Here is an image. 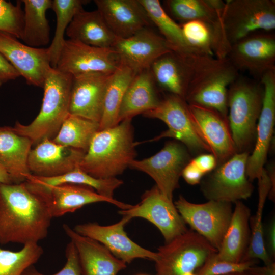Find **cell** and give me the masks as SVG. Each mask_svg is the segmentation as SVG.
Instances as JSON below:
<instances>
[{
  "instance_id": "obj_1",
  "label": "cell",
  "mask_w": 275,
  "mask_h": 275,
  "mask_svg": "<svg viewBox=\"0 0 275 275\" xmlns=\"http://www.w3.org/2000/svg\"><path fill=\"white\" fill-rule=\"evenodd\" d=\"M52 218L25 181L0 183V244L38 243L47 236Z\"/></svg>"
},
{
  "instance_id": "obj_2",
  "label": "cell",
  "mask_w": 275,
  "mask_h": 275,
  "mask_svg": "<svg viewBox=\"0 0 275 275\" xmlns=\"http://www.w3.org/2000/svg\"><path fill=\"white\" fill-rule=\"evenodd\" d=\"M132 119L99 130L93 137L79 168L99 179L116 177L136 156Z\"/></svg>"
},
{
  "instance_id": "obj_3",
  "label": "cell",
  "mask_w": 275,
  "mask_h": 275,
  "mask_svg": "<svg viewBox=\"0 0 275 275\" xmlns=\"http://www.w3.org/2000/svg\"><path fill=\"white\" fill-rule=\"evenodd\" d=\"M239 75L227 58L196 55L184 99L189 105L215 110L227 119L228 90Z\"/></svg>"
},
{
  "instance_id": "obj_4",
  "label": "cell",
  "mask_w": 275,
  "mask_h": 275,
  "mask_svg": "<svg viewBox=\"0 0 275 275\" xmlns=\"http://www.w3.org/2000/svg\"><path fill=\"white\" fill-rule=\"evenodd\" d=\"M73 77L52 68L44 85V95L40 111L29 124L17 121L13 128L19 135L30 139L36 145L45 139L52 140L69 115Z\"/></svg>"
},
{
  "instance_id": "obj_5",
  "label": "cell",
  "mask_w": 275,
  "mask_h": 275,
  "mask_svg": "<svg viewBox=\"0 0 275 275\" xmlns=\"http://www.w3.org/2000/svg\"><path fill=\"white\" fill-rule=\"evenodd\" d=\"M263 94L261 82L240 75L228 88L227 119L237 153L249 152L255 141Z\"/></svg>"
},
{
  "instance_id": "obj_6",
  "label": "cell",
  "mask_w": 275,
  "mask_h": 275,
  "mask_svg": "<svg viewBox=\"0 0 275 275\" xmlns=\"http://www.w3.org/2000/svg\"><path fill=\"white\" fill-rule=\"evenodd\" d=\"M217 252L205 238L188 230L157 249L156 275H196Z\"/></svg>"
},
{
  "instance_id": "obj_7",
  "label": "cell",
  "mask_w": 275,
  "mask_h": 275,
  "mask_svg": "<svg viewBox=\"0 0 275 275\" xmlns=\"http://www.w3.org/2000/svg\"><path fill=\"white\" fill-rule=\"evenodd\" d=\"M222 20L231 46L251 34L271 32L275 29L274 1H227Z\"/></svg>"
},
{
  "instance_id": "obj_8",
  "label": "cell",
  "mask_w": 275,
  "mask_h": 275,
  "mask_svg": "<svg viewBox=\"0 0 275 275\" xmlns=\"http://www.w3.org/2000/svg\"><path fill=\"white\" fill-rule=\"evenodd\" d=\"M250 153H236L201 180V190L208 200L235 203L250 198L254 186L246 167Z\"/></svg>"
},
{
  "instance_id": "obj_9",
  "label": "cell",
  "mask_w": 275,
  "mask_h": 275,
  "mask_svg": "<svg viewBox=\"0 0 275 275\" xmlns=\"http://www.w3.org/2000/svg\"><path fill=\"white\" fill-rule=\"evenodd\" d=\"M143 115L160 120L168 126L167 130L149 142L171 138L180 141L193 152L211 153L210 148L195 125L189 105L184 99L170 94L160 100L156 107Z\"/></svg>"
},
{
  "instance_id": "obj_10",
  "label": "cell",
  "mask_w": 275,
  "mask_h": 275,
  "mask_svg": "<svg viewBox=\"0 0 275 275\" xmlns=\"http://www.w3.org/2000/svg\"><path fill=\"white\" fill-rule=\"evenodd\" d=\"M174 204L186 224L217 251L232 216V203L208 200L204 203L197 204L180 196Z\"/></svg>"
},
{
  "instance_id": "obj_11",
  "label": "cell",
  "mask_w": 275,
  "mask_h": 275,
  "mask_svg": "<svg viewBox=\"0 0 275 275\" xmlns=\"http://www.w3.org/2000/svg\"><path fill=\"white\" fill-rule=\"evenodd\" d=\"M25 182L30 190L44 202L52 218L74 212L86 205L97 202H107L121 210L129 209L132 205L103 197L93 188L84 185L64 183L53 185Z\"/></svg>"
},
{
  "instance_id": "obj_12",
  "label": "cell",
  "mask_w": 275,
  "mask_h": 275,
  "mask_svg": "<svg viewBox=\"0 0 275 275\" xmlns=\"http://www.w3.org/2000/svg\"><path fill=\"white\" fill-rule=\"evenodd\" d=\"M186 148L178 142H169L155 155L141 160L134 159L129 167L144 172L155 182L162 194L173 201L174 191L184 167L191 160Z\"/></svg>"
},
{
  "instance_id": "obj_13",
  "label": "cell",
  "mask_w": 275,
  "mask_h": 275,
  "mask_svg": "<svg viewBox=\"0 0 275 275\" xmlns=\"http://www.w3.org/2000/svg\"><path fill=\"white\" fill-rule=\"evenodd\" d=\"M120 63L112 48H101L65 40L56 69L73 77L89 74H111Z\"/></svg>"
},
{
  "instance_id": "obj_14",
  "label": "cell",
  "mask_w": 275,
  "mask_h": 275,
  "mask_svg": "<svg viewBox=\"0 0 275 275\" xmlns=\"http://www.w3.org/2000/svg\"><path fill=\"white\" fill-rule=\"evenodd\" d=\"M118 213L132 218L141 217L154 225L169 242L188 230L173 201L165 197L155 185L145 191L141 201Z\"/></svg>"
},
{
  "instance_id": "obj_15",
  "label": "cell",
  "mask_w": 275,
  "mask_h": 275,
  "mask_svg": "<svg viewBox=\"0 0 275 275\" xmlns=\"http://www.w3.org/2000/svg\"><path fill=\"white\" fill-rule=\"evenodd\" d=\"M0 53L28 84L43 88L45 78L52 68L48 47L28 46L14 36L0 31Z\"/></svg>"
},
{
  "instance_id": "obj_16",
  "label": "cell",
  "mask_w": 275,
  "mask_h": 275,
  "mask_svg": "<svg viewBox=\"0 0 275 275\" xmlns=\"http://www.w3.org/2000/svg\"><path fill=\"white\" fill-rule=\"evenodd\" d=\"M227 58L238 71H247L260 79L275 70V36L267 32L251 34L232 44Z\"/></svg>"
},
{
  "instance_id": "obj_17",
  "label": "cell",
  "mask_w": 275,
  "mask_h": 275,
  "mask_svg": "<svg viewBox=\"0 0 275 275\" xmlns=\"http://www.w3.org/2000/svg\"><path fill=\"white\" fill-rule=\"evenodd\" d=\"M132 218L128 216L108 226L95 223L76 225L73 230L78 234L96 240L104 246L114 256L126 264L137 258L155 261L158 254L146 249L132 241L124 231L125 226Z\"/></svg>"
},
{
  "instance_id": "obj_18",
  "label": "cell",
  "mask_w": 275,
  "mask_h": 275,
  "mask_svg": "<svg viewBox=\"0 0 275 275\" xmlns=\"http://www.w3.org/2000/svg\"><path fill=\"white\" fill-rule=\"evenodd\" d=\"M260 80L264 90L262 106L257 124L255 144L246 167V176L251 182L262 175L275 123V70L265 73Z\"/></svg>"
},
{
  "instance_id": "obj_19",
  "label": "cell",
  "mask_w": 275,
  "mask_h": 275,
  "mask_svg": "<svg viewBox=\"0 0 275 275\" xmlns=\"http://www.w3.org/2000/svg\"><path fill=\"white\" fill-rule=\"evenodd\" d=\"M120 64L135 74L149 69L152 64L171 49L161 36L145 28L125 39H117L112 47Z\"/></svg>"
},
{
  "instance_id": "obj_20",
  "label": "cell",
  "mask_w": 275,
  "mask_h": 275,
  "mask_svg": "<svg viewBox=\"0 0 275 275\" xmlns=\"http://www.w3.org/2000/svg\"><path fill=\"white\" fill-rule=\"evenodd\" d=\"M85 154L82 150L63 146L45 139L32 149L28 166L31 174L41 177L60 176L79 168Z\"/></svg>"
},
{
  "instance_id": "obj_21",
  "label": "cell",
  "mask_w": 275,
  "mask_h": 275,
  "mask_svg": "<svg viewBox=\"0 0 275 275\" xmlns=\"http://www.w3.org/2000/svg\"><path fill=\"white\" fill-rule=\"evenodd\" d=\"M195 125L219 166L237 153L228 119L215 110L189 105Z\"/></svg>"
},
{
  "instance_id": "obj_22",
  "label": "cell",
  "mask_w": 275,
  "mask_h": 275,
  "mask_svg": "<svg viewBox=\"0 0 275 275\" xmlns=\"http://www.w3.org/2000/svg\"><path fill=\"white\" fill-rule=\"evenodd\" d=\"M112 74L96 73L73 77L70 114L99 123L107 86Z\"/></svg>"
},
{
  "instance_id": "obj_23",
  "label": "cell",
  "mask_w": 275,
  "mask_h": 275,
  "mask_svg": "<svg viewBox=\"0 0 275 275\" xmlns=\"http://www.w3.org/2000/svg\"><path fill=\"white\" fill-rule=\"evenodd\" d=\"M97 10L118 39L128 38L150 24L139 0H95Z\"/></svg>"
},
{
  "instance_id": "obj_24",
  "label": "cell",
  "mask_w": 275,
  "mask_h": 275,
  "mask_svg": "<svg viewBox=\"0 0 275 275\" xmlns=\"http://www.w3.org/2000/svg\"><path fill=\"white\" fill-rule=\"evenodd\" d=\"M63 229L77 251L83 275H118L126 263L98 241L76 233L67 224Z\"/></svg>"
},
{
  "instance_id": "obj_25",
  "label": "cell",
  "mask_w": 275,
  "mask_h": 275,
  "mask_svg": "<svg viewBox=\"0 0 275 275\" xmlns=\"http://www.w3.org/2000/svg\"><path fill=\"white\" fill-rule=\"evenodd\" d=\"M195 56H184L171 51L159 57L149 69L155 84L170 94L184 99Z\"/></svg>"
},
{
  "instance_id": "obj_26",
  "label": "cell",
  "mask_w": 275,
  "mask_h": 275,
  "mask_svg": "<svg viewBox=\"0 0 275 275\" xmlns=\"http://www.w3.org/2000/svg\"><path fill=\"white\" fill-rule=\"evenodd\" d=\"M180 25L185 40L196 52L219 59L227 58L231 45L222 20L216 22L195 20Z\"/></svg>"
},
{
  "instance_id": "obj_27",
  "label": "cell",
  "mask_w": 275,
  "mask_h": 275,
  "mask_svg": "<svg viewBox=\"0 0 275 275\" xmlns=\"http://www.w3.org/2000/svg\"><path fill=\"white\" fill-rule=\"evenodd\" d=\"M33 145L30 139L18 134L12 127H0V164L13 183L25 182L31 174L28 158Z\"/></svg>"
},
{
  "instance_id": "obj_28",
  "label": "cell",
  "mask_w": 275,
  "mask_h": 275,
  "mask_svg": "<svg viewBox=\"0 0 275 275\" xmlns=\"http://www.w3.org/2000/svg\"><path fill=\"white\" fill-rule=\"evenodd\" d=\"M232 216L216 257L233 263L242 262L248 247L251 228V210L241 201L235 203Z\"/></svg>"
},
{
  "instance_id": "obj_29",
  "label": "cell",
  "mask_w": 275,
  "mask_h": 275,
  "mask_svg": "<svg viewBox=\"0 0 275 275\" xmlns=\"http://www.w3.org/2000/svg\"><path fill=\"white\" fill-rule=\"evenodd\" d=\"M66 34L69 39L101 48H112L117 38L111 31L100 12H78L68 25Z\"/></svg>"
},
{
  "instance_id": "obj_30",
  "label": "cell",
  "mask_w": 275,
  "mask_h": 275,
  "mask_svg": "<svg viewBox=\"0 0 275 275\" xmlns=\"http://www.w3.org/2000/svg\"><path fill=\"white\" fill-rule=\"evenodd\" d=\"M155 82L150 69L136 74L124 94L119 114V123L132 119L157 106L160 100L157 95Z\"/></svg>"
},
{
  "instance_id": "obj_31",
  "label": "cell",
  "mask_w": 275,
  "mask_h": 275,
  "mask_svg": "<svg viewBox=\"0 0 275 275\" xmlns=\"http://www.w3.org/2000/svg\"><path fill=\"white\" fill-rule=\"evenodd\" d=\"M151 22L158 28L172 51L184 56L200 54L185 40L181 26L166 12L159 0H139Z\"/></svg>"
},
{
  "instance_id": "obj_32",
  "label": "cell",
  "mask_w": 275,
  "mask_h": 275,
  "mask_svg": "<svg viewBox=\"0 0 275 275\" xmlns=\"http://www.w3.org/2000/svg\"><path fill=\"white\" fill-rule=\"evenodd\" d=\"M163 3L164 10L179 24L195 20L219 21L225 6L222 0H167Z\"/></svg>"
},
{
  "instance_id": "obj_33",
  "label": "cell",
  "mask_w": 275,
  "mask_h": 275,
  "mask_svg": "<svg viewBox=\"0 0 275 275\" xmlns=\"http://www.w3.org/2000/svg\"><path fill=\"white\" fill-rule=\"evenodd\" d=\"M24 21L21 39L26 45L41 47L50 41V26L46 13L52 0H22Z\"/></svg>"
},
{
  "instance_id": "obj_34",
  "label": "cell",
  "mask_w": 275,
  "mask_h": 275,
  "mask_svg": "<svg viewBox=\"0 0 275 275\" xmlns=\"http://www.w3.org/2000/svg\"><path fill=\"white\" fill-rule=\"evenodd\" d=\"M135 74L131 69L121 64L112 74L104 98L99 130L112 127L119 123L121 103L127 87Z\"/></svg>"
},
{
  "instance_id": "obj_35",
  "label": "cell",
  "mask_w": 275,
  "mask_h": 275,
  "mask_svg": "<svg viewBox=\"0 0 275 275\" xmlns=\"http://www.w3.org/2000/svg\"><path fill=\"white\" fill-rule=\"evenodd\" d=\"M25 181L43 184L58 185L72 183L84 185L93 188L101 196L114 199L115 190L122 185L123 181L116 177L107 179L95 178L79 168L65 174L53 177H41L29 175Z\"/></svg>"
},
{
  "instance_id": "obj_36",
  "label": "cell",
  "mask_w": 275,
  "mask_h": 275,
  "mask_svg": "<svg viewBox=\"0 0 275 275\" xmlns=\"http://www.w3.org/2000/svg\"><path fill=\"white\" fill-rule=\"evenodd\" d=\"M99 130V123L69 114L52 140L57 144L86 153L93 137Z\"/></svg>"
},
{
  "instance_id": "obj_37",
  "label": "cell",
  "mask_w": 275,
  "mask_h": 275,
  "mask_svg": "<svg viewBox=\"0 0 275 275\" xmlns=\"http://www.w3.org/2000/svg\"><path fill=\"white\" fill-rule=\"evenodd\" d=\"M84 0H52L51 9L57 17L56 28L53 38L48 47L50 64L56 68L60 54L65 42L64 34L75 15L83 9L88 3Z\"/></svg>"
},
{
  "instance_id": "obj_38",
  "label": "cell",
  "mask_w": 275,
  "mask_h": 275,
  "mask_svg": "<svg viewBox=\"0 0 275 275\" xmlns=\"http://www.w3.org/2000/svg\"><path fill=\"white\" fill-rule=\"evenodd\" d=\"M43 254V248L35 243L25 244L17 251L0 247V275H22L38 261Z\"/></svg>"
},
{
  "instance_id": "obj_39",
  "label": "cell",
  "mask_w": 275,
  "mask_h": 275,
  "mask_svg": "<svg viewBox=\"0 0 275 275\" xmlns=\"http://www.w3.org/2000/svg\"><path fill=\"white\" fill-rule=\"evenodd\" d=\"M265 203L264 201H258L256 213L255 215L250 217V242L242 261L261 260L264 265H268L274 262L268 255L265 245L264 231L262 222Z\"/></svg>"
},
{
  "instance_id": "obj_40",
  "label": "cell",
  "mask_w": 275,
  "mask_h": 275,
  "mask_svg": "<svg viewBox=\"0 0 275 275\" xmlns=\"http://www.w3.org/2000/svg\"><path fill=\"white\" fill-rule=\"evenodd\" d=\"M21 1L16 5L5 0H0V31L11 34L21 39L22 34L24 13L21 9Z\"/></svg>"
},
{
  "instance_id": "obj_41",
  "label": "cell",
  "mask_w": 275,
  "mask_h": 275,
  "mask_svg": "<svg viewBox=\"0 0 275 275\" xmlns=\"http://www.w3.org/2000/svg\"><path fill=\"white\" fill-rule=\"evenodd\" d=\"M216 253L211 255L199 269L196 275H223L234 272H245L255 265L258 260H253L233 263L218 259Z\"/></svg>"
},
{
  "instance_id": "obj_42",
  "label": "cell",
  "mask_w": 275,
  "mask_h": 275,
  "mask_svg": "<svg viewBox=\"0 0 275 275\" xmlns=\"http://www.w3.org/2000/svg\"><path fill=\"white\" fill-rule=\"evenodd\" d=\"M66 263L57 273L51 275H83L78 255L74 243L70 241L66 248ZM22 275H46L38 271L33 266L28 268Z\"/></svg>"
},
{
  "instance_id": "obj_43",
  "label": "cell",
  "mask_w": 275,
  "mask_h": 275,
  "mask_svg": "<svg viewBox=\"0 0 275 275\" xmlns=\"http://www.w3.org/2000/svg\"><path fill=\"white\" fill-rule=\"evenodd\" d=\"M191 160L204 175L211 172L217 166L216 159L211 153L201 154Z\"/></svg>"
},
{
  "instance_id": "obj_44",
  "label": "cell",
  "mask_w": 275,
  "mask_h": 275,
  "mask_svg": "<svg viewBox=\"0 0 275 275\" xmlns=\"http://www.w3.org/2000/svg\"><path fill=\"white\" fill-rule=\"evenodd\" d=\"M20 76L19 73L0 53V87Z\"/></svg>"
},
{
  "instance_id": "obj_45",
  "label": "cell",
  "mask_w": 275,
  "mask_h": 275,
  "mask_svg": "<svg viewBox=\"0 0 275 275\" xmlns=\"http://www.w3.org/2000/svg\"><path fill=\"white\" fill-rule=\"evenodd\" d=\"M204 175L191 159L184 167L181 173L184 179L190 185L200 183Z\"/></svg>"
},
{
  "instance_id": "obj_46",
  "label": "cell",
  "mask_w": 275,
  "mask_h": 275,
  "mask_svg": "<svg viewBox=\"0 0 275 275\" xmlns=\"http://www.w3.org/2000/svg\"><path fill=\"white\" fill-rule=\"evenodd\" d=\"M264 240L266 251L270 257L274 260L275 257V218L272 217L267 225Z\"/></svg>"
},
{
  "instance_id": "obj_47",
  "label": "cell",
  "mask_w": 275,
  "mask_h": 275,
  "mask_svg": "<svg viewBox=\"0 0 275 275\" xmlns=\"http://www.w3.org/2000/svg\"><path fill=\"white\" fill-rule=\"evenodd\" d=\"M252 275H275L274 262L263 266H252L248 270Z\"/></svg>"
},
{
  "instance_id": "obj_48",
  "label": "cell",
  "mask_w": 275,
  "mask_h": 275,
  "mask_svg": "<svg viewBox=\"0 0 275 275\" xmlns=\"http://www.w3.org/2000/svg\"><path fill=\"white\" fill-rule=\"evenodd\" d=\"M0 183H13L10 176L5 169L0 164Z\"/></svg>"
},
{
  "instance_id": "obj_49",
  "label": "cell",
  "mask_w": 275,
  "mask_h": 275,
  "mask_svg": "<svg viewBox=\"0 0 275 275\" xmlns=\"http://www.w3.org/2000/svg\"><path fill=\"white\" fill-rule=\"evenodd\" d=\"M223 275H252L248 271L234 272Z\"/></svg>"
},
{
  "instance_id": "obj_50",
  "label": "cell",
  "mask_w": 275,
  "mask_h": 275,
  "mask_svg": "<svg viewBox=\"0 0 275 275\" xmlns=\"http://www.w3.org/2000/svg\"><path fill=\"white\" fill-rule=\"evenodd\" d=\"M139 275H147V274H139Z\"/></svg>"
}]
</instances>
